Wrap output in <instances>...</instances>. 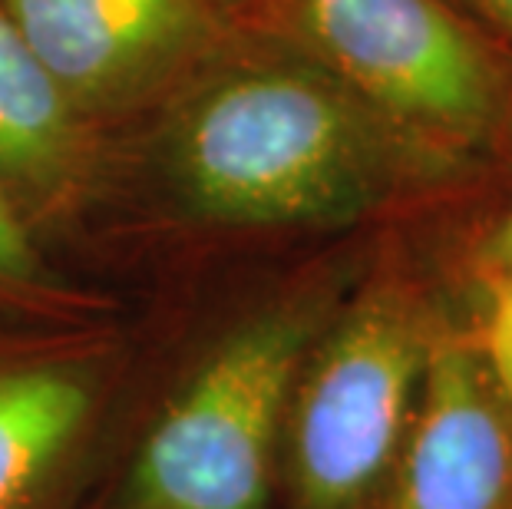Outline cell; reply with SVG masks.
Listing matches in <instances>:
<instances>
[{
    "instance_id": "obj_11",
    "label": "cell",
    "mask_w": 512,
    "mask_h": 509,
    "mask_svg": "<svg viewBox=\"0 0 512 509\" xmlns=\"http://www.w3.org/2000/svg\"><path fill=\"white\" fill-rule=\"evenodd\" d=\"M463 7L476 20H483L489 34L506 50H512V0H463Z\"/></svg>"
},
{
    "instance_id": "obj_10",
    "label": "cell",
    "mask_w": 512,
    "mask_h": 509,
    "mask_svg": "<svg viewBox=\"0 0 512 509\" xmlns=\"http://www.w3.org/2000/svg\"><path fill=\"white\" fill-rule=\"evenodd\" d=\"M479 354L489 367V374L496 377V384L503 387V394L512 404V281L503 278L489 301V314L479 334Z\"/></svg>"
},
{
    "instance_id": "obj_12",
    "label": "cell",
    "mask_w": 512,
    "mask_h": 509,
    "mask_svg": "<svg viewBox=\"0 0 512 509\" xmlns=\"http://www.w3.org/2000/svg\"><path fill=\"white\" fill-rule=\"evenodd\" d=\"M496 262L503 265V278L512 281V199H509L503 229H499V235H496Z\"/></svg>"
},
{
    "instance_id": "obj_9",
    "label": "cell",
    "mask_w": 512,
    "mask_h": 509,
    "mask_svg": "<svg viewBox=\"0 0 512 509\" xmlns=\"http://www.w3.org/2000/svg\"><path fill=\"white\" fill-rule=\"evenodd\" d=\"M43 265L24 222L17 219L14 205L0 196V298L20 301V295L40 291Z\"/></svg>"
},
{
    "instance_id": "obj_8",
    "label": "cell",
    "mask_w": 512,
    "mask_h": 509,
    "mask_svg": "<svg viewBox=\"0 0 512 509\" xmlns=\"http://www.w3.org/2000/svg\"><path fill=\"white\" fill-rule=\"evenodd\" d=\"M70 96L0 4V172L50 179L70 149Z\"/></svg>"
},
{
    "instance_id": "obj_13",
    "label": "cell",
    "mask_w": 512,
    "mask_h": 509,
    "mask_svg": "<svg viewBox=\"0 0 512 509\" xmlns=\"http://www.w3.org/2000/svg\"><path fill=\"white\" fill-rule=\"evenodd\" d=\"M503 143L509 146V153H512V119H509V126H506V136H503Z\"/></svg>"
},
{
    "instance_id": "obj_2",
    "label": "cell",
    "mask_w": 512,
    "mask_h": 509,
    "mask_svg": "<svg viewBox=\"0 0 512 509\" xmlns=\"http://www.w3.org/2000/svg\"><path fill=\"white\" fill-rule=\"evenodd\" d=\"M328 314L288 298L195 367L136 450L126 509H268L298 371Z\"/></svg>"
},
{
    "instance_id": "obj_6",
    "label": "cell",
    "mask_w": 512,
    "mask_h": 509,
    "mask_svg": "<svg viewBox=\"0 0 512 509\" xmlns=\"http://www.w3.org/2000/svg\"><path fill=\"white\" fill-rule=\"evenodd\" d=\"M67 96L119 93L169 63L199 27L195 0H4Z\"/></svg>"
},
{
    "instance_id": "obj_3",
    "label": "cell",
    "mask_w": 512,
    "mask_h": 509,
    "mask_svg": "<svg viewBox=\"0 0 512 509\" xmlns=\"http://www.w3.org/2000/svg\"><path fill=\"white\" fill-rule=\"evenodd\" d=\"M437 328L400 278L364 288L324 324L294 381L281 443L294 509H364L384 493Z\"/></svg>"
},
{
    "instance_id": "obj_4",
    "label": "cell",
    "mask_w": 512,
    "mask_h": 509,
    "mask_svg": "<svg viewBox=\"0 0 512 509\" xmlns=\"http://www.w3.org/2000/svg\"><path fill=\"white\" fill-rule=\"evenodd\" d=\"M321 70L446 159L503 143L512 50L446 0H285Z\"/></svg>"
},
{
    "instance_id": "obj_5",
    "label": "cell",
    "mask_w": 512,
    "mask_h": 509,
    "mask_svg": "<svg viewBox=\"0 0 512 509\" xmlns=\"http://www.w3.org/2000/svg\"><path fill=\"white\" fill-rule=\"evenodd\" d=\"M384 509H512V404L479 344L437 328Z\"/></svg>"
},
{
    "instance_id": "obj_7",
    "label": "cell",
    "mask_w": 512,
    "mask_h": 509,
    "mask_svg": "<svg viewBox=\"0 0 512 509\" xmlns=\"http://www.w3.org/2000/svg\"><path fill=\"white\" fill-rule=\"evenodd\" d=\"M100 381L76 357L0 361V509H53L90 450Z\"/></svg>"
},
{
    "instance_id": "obj_1",
    "label": "cell",
    "mask_w": 512,
    "mask_h": 509,
    "mask_svg": "<svg viewBox=\"0 0 512 509\" xmlns=\"http://www.w3.org/2000/svg\"><path fill=\"white\" fill-rule=\"evenodd\" d=\"M440 156L324 70L271 67L195 106L179 172L205 215L232 225H328L387 196ZM446 159V156H440Z\"/></svg>"
}]
</instances>
